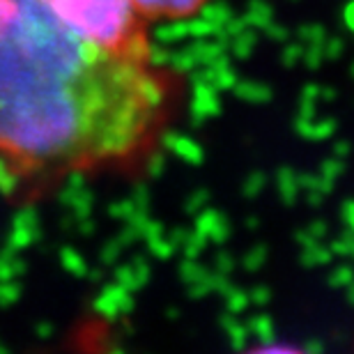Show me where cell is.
Instances as JSON below:
<instances>
[{
	"label": "cell",
	"instance_id": "cell-2",
	"mask_svg": "<svg viewBox=\"0 0 354 354\" xmlns=\"http://www.w3.org/2000/svg\"><path fill=\"white\" fill-rule=\"evenodd\" d=\"M55 17L76 32L111 51L138 60H152L147 21L131 0H41Z\"/></svg>",
	"mask_w": 354,
	"mask_h": 354
},
{
	"label": "cell",
	"instance_id": "cell-3",
	"mask_svg": "<svg viewBox=\"0 0 354 354\" xmlns=\"http://www.w3.org/2000/svg\"><path fill=\"white\" fill-rule=\"evenodd\" d=\"M147 24L157 19H182L198 12L207 0H131Z\"/></svg>",
	"mask_w": 354,
	"mask_h": 354
},
{
	"label": "cell",
	"instance_id": "cell-1",
	"mask_svg": "<svg viewBox=\"0 0 354 354\" xmlns=\"http://www.w3.org/2000/svg\"><path fill=\"white\" fill-rule=\"evenodd\" d=\"M171 88L41 0H0V189L37 198L72 177L129 164L152 145Z\"/></svg>",
	"mask_w": 354,
	"mask_h": 354
}]
</instances>
